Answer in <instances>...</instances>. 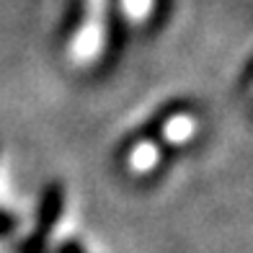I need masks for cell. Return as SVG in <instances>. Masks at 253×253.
I'll use <instances>...</instances> for the list:
<instances>
[{
    "label": "cell",
    "mask_w": 253,
    "mask_h": 253,
    "mask_svg": "<svg viewBox=\"0 0 253 253\" xmlns=\"http://www.w3.org/2000/svg\"><path fill=\"white\" fill-rule=\"evenodd\" d=\"M62 204H65V197H62V186L60 183H49L42 194V204H39V225H37V233H44L47 235L49 230L57 225L62 214Z\"/></svg>",
    "instance_id": "1"
},
{
    "label": "cell",
    "mask_w": 253,
    "mask_h": 253,
    "mask_svg": "<svg viewBox=\"0 0 253 253\" xmlns=\"http://www.w3.org/2000/svg\"><path fill=\"white\" fill-rule=\"evenodd\" d=\"M13 227H16V217H13V214H8V212H0V235L10 233Z\"/></svg>",
    "instance_id": "2"
},
{
    "label": "cell",
    "mask_w": 253,
    "mask_h": 253,
    "mask_svg": "<svg viewBox=\"0 0 253 253\" xmlns=\"http://www.w3.org/2000/svg\"><path fill=\"white\" fill-rule=\"evenodd\" d=\"M60 253H85V251L80 248L78 243H65V246L60 248Z\"/></svg>",
    "instance_id": "3"
}]
</instances>
